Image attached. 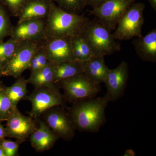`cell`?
Instances as JSON below:
<instances>
[{
  "mask_svg": "<svg viewBox=\"0 0 156 156\" xmlns=\"http://www.w3.org/2000/svg\"><path fill=\"white\" fill-rule=\"evenodd\" d=\"M46 19L25 20L14 27L10 37L20 42L44 41L43 34Z\"/></svg>",
  "mask_w": 156,
  "mask_h": 156,
  "instance_id": "cell-13",
  "label": "cell"
},
{
  "mask_svg": "<svg viewBox=\"0 0 156 156\" xmlns=\"http://www.w3.org/2000/svg\"><path fill=\"white\" fill-rule=\"evenodd\" d=\"M48 1H50V2H53V0H48Z\"/></svg>",
  "mask_w": 156,
  "mask_h": 156,
  "instance_id": "cell-36",
  "label": "cell"
},
{
  "mask_svg": "<svg viewBox=\"0 0 156 156\" xmlns=\"http://www.w3.org/2000/svg\"><path fill=\"white\" fill-rule=\"evenodd\" d=\"M73 54L77 61H86L95 56L88 42L80 34L71 37Z\"/></svg>",
  "mask_w": 156,
  "mask_h": 156,
  "instance_id": "cell-20",
  "label": "cell"
},
{
  "mask_svg": "<svg viewBox=\"0 0 156 156\" xmlns=\"http://www.w3.org/2000/svg\"><path fill=\"white\" fill-rule=\"evenodd\" d=\"M136 54L144 61L156 62V29L144 36L135 37L132 41Z\"/></svg>",
  "mask_w": 156,
  "mask_h": 156,
  "instance_id": "cell-16",
  "label": "cell"
},
{
  "mask_svg": "<svg viewBox=\"0 0 156 156\" xmlns=\"http://www.w3.org/2000/svg\"><path fill=\"white\" fill-rule=\"evenodd\" d=\"M10 14L5 5L0 2V42L10 36L14 26L10 19Z\"/></svg>",
  "mask_w": 156,
  "mask_h": 156,
  "instance_id": "cell-22",
  "label": "cell"
},
{
  "mask_svg": "<svg viewBox=\"0 0 156 156\" xmlns=\"http://www.w3.org/2000/svg\"><path fill=\"white\" fill-rule=\"evenodd\" d=\"M89 21L83 15L67 12L52 2L46 18L44 40L75 36L82 33Z\"/></svg>",
  "mask_w": 156,
  "mask_h": 156,
  "instance_id": "cell-2",
  "label": "cell"
},
{
  "mask_svg": "<svg viewBox=\"0 0 156 156\" xmlns=\"http://www.w3.org/2000/svg\"><path fill=\"white\" fill-rule=\"evenodd\" d=\"M58 7L70 13L80 14L87 5L86 0H53Z\"/></svg>",
  "mask_w": 156,
  "mask_h": 156,
  "instance_id": "cell-25",
  "label": "cell"
},
{
  "mask_svg": "<svg viewBox=\"0 0 156 156\" xmlns=\"http://www.w3.org/2000/svg\"><path fill=\"white\" fill-rule=\"evenodd\" d=\"M27 0H2L11 16L18 17L21 9Z\"/></svg>",
  "mask_w": 156,
  "mask_h": 156,
  "instance_id": "cell-27",
  "label": "cell"
},
{
  "mask_svg": "<svg viewBox=\"0 0 156 156\" xmlns=\"http://www.w3.org/2000/svg\"><path fill=\"white\" fill-rule=\"evenodd\" d=\"M87 5L91 6L92 9H95L107 0H86Z\"/></svg>",
  "mask_w": 156,
  "mask_h": 156,
  "instance_id": "cell-29",
  "label": "cell"
},
{
  "mask_svg": "<svg viewBox=\"0 0 156 156\" xmlns=\"http://www.w3.org/2000/svg\"><path fill=\"white\" fill-rule=\"evenodd\" d=\"M27 84V80L21 77L11 87H5L6 93L14 108H17L19 101L26 97Z\"/></svg>",
  "mask_w": 156,
  "mask_h": 156,
  "instance_id": "cell-21",
  "label": "cell"
},
{
  "mask_svg": "<svg viewBox=\"0 0 156 156\" xmlns=\"http://www.w3.org/2000/svg\"><path fill=\"white\" fill-rule=\"evenodd\" d=\"M20 144V143L17 140L12 141L5 138L0 140V145L3 148L6 156H17Z\"/></svg>",
  "mask_w": 156,
  "mask_h": 156,
  "instance_id": "cell-28",
  "label": "cell"
},
{
  "mask_svg": "<svg viewBox=\"0 0 156 156\" xmlns=\"http://www.w3.org/2000/svg\"><path fill=\"white\" fill-rule=\"evenodd\" d=\"M0 156H6L3 148L0 145Z\"/></svg>",
  "mask_w": 156,
  "mask_h": 156,
  "instance_id": "cell-33",
  "label": "cell"
},
{
  "mask_svg": "<svg viewBox=\"0 0 156 156\" xmlns=\"http://www.w3.org/2000/svg\"><path fill=\"white\" fill-rule=\"evenodd\" d=\"M6 121L7 137L15 138L20 144L25 141L37 128L35 120L23 115L17 108Z\"/></svg>",
  "mask_w": 156,
  "mask_h": 156,
  "instance_id": "cell-10",
  "label": "cell"
},
{
  "mask_svg": "<svg viewBox=\"0 0 156 156\" xmlns=\"http://www.w3.org/2000/svg\"><path fill=\"white\" fill-rule=\"evenodd\" d=\"M81 62L83 74L87 78L98 83H104L109 69L105 62L104 56H95Z\"/></svg>",
  "mask_w": 156,
  "mask_h": 156,
  "instance_id": "cell-17",
  "label": "cell"
},
{
  "mask_svg": "<svg viewBox=\"0 0 156 156\" xmlns=\"http://www.w3.org/2000/svg\"><path fill=\"white\" fill-rule=\"evenodd\" d=\"M55 65L49 62L44 67L30 73V76L26 80L27 83L32 85L35 89L55 86Z\"/></svg>",
  "mask_w": 156,
  "mask_h": 156,
  "instance_id": "cell-18",
  "label": "cell"
},
{
  "mask_svg": "<svg viewBox=\"0 0 156 156\" xmlns=\"http://www.w3.org/2000/svg\"><path fill=\"white\" fill-rule=\"evenodd\" d=\"M128 78L129 67L126 61H123L114 69H109L104 83L111 101L115 102L122 97Z\"/></svg>",
  "mask_w": 156,
  "mask_h": 156,
  "instance_id": "cell-11",
  "label": "cell"
},
{
  "mask_svg": "<svg viewBox=\"0 0 156 156\" xmlns=\"http://www.w3.org/2000/svg\"><path fill=\"white\" fill-rule=\"evenodd\" d=\"M0 122H2V121H1V120H0Z\"/></svg>",
  "mask_w": 156,
  "mask_h": 156,
  "instance_id": "cell-37",
  "label": "cell"
},
{
  "mask_svg": "<svg viewBox=\"0 0 156 156\" xmlns=\"http://www.w3.org/2000/svg\"><path fill=\"white\" fill-rule=\"evenodd\" d=\"M136 156L134 151L131 149L126 150L125 151V153L124 154V156Z\"/></svg>",
  "mask_w": 156,
  "mask_h": 156,
  "instance_id": "cell-31",
  "label": "cell"
},
{
  "mask_svg": "<svg viewBox=\"0 0 156 156\" xmlns=\"http://www.w3.org/2000/svg\"><path fill=\"white\" fill-rule=\"evenodd\" d=\"M3 68V66L0 63V77H1L2 76V73Z\"/></svg>",
  "mask_w": 156,
  "mask_h": 156,
  "instance_id": "cell-34",
  "label": "cell"
},
{
  "mask_svg": "<svg viewBox=\"0 0 156 156\" xmlns=\"http://www.w3.org/2000/svg\"><path fill=\"white\" fill-rule=\"evenodd\" d=\"M3 85L2 84V83H0V89H2V87H3Z\"/></svg>",
  "mask_w": 156,
  "mask_h": 156,
  "instance_id": "cell-35",
  "label": "cell"
},
{
  "mask_svg": "<svg viewBox=\"0 0 156 156\" xmlns=\"http://www.w3.org/2000/svg\"><path fill=\"white\" fill-rule=\"evenodd\" d=\"M37 127L29 137L32 147L37 152H41L53 147L58 138L50 130L44 121L40 120Z\"/></svg>",
  "mask_w": 156,
  "mask_h": 156,
  "instance_id": "cell-15",
  "label": "cell"
},
{
  "mask_svg": "<svg viewBox=\"0 0 156 156\" xmlns=\"http://www.w3.org/2000/svg\"><path fill=\"white\" fill-rule=\"evenodd\" d=\"M150 5L154 11H156V0H148Z\"/></svg>",
  "mask_w": 156,
  "mask_h": 156,
  "instance_id": "cell-32",
  "label": "cell"
},
{
  "mask_svg": "<svg viewBox=\"0 0 156 156\" xmlns=\"http://www.w3.org/2000/svg\"><path fill=\"white\" fill-rule=\"evenodd\" d=\"M44 115L45 123L59 138L71 141L75 135L76 129L64 106H57L50 109Z\"/></svg>",
  "mask_w": 156,
  "mask_h": 156,
  "instance_id": "cell-9",
  "label": "cell"
},
{
  "mask_svg": "<svg viewBox=\"0 0 156 156\" xmlns=\"http://www.w3.org/2000/svg\"><path fill=\"white\" fill-rule=\"evenodd\" d=\"M44 42V41H43ZM43 42L32 58L28 69L30 73L44 67L50 62L43 45Z\"/></svg>",
  "mask_w": 156,
  "mask_h": 156,
  "instance_id": "cell-24",
  "label": "cell"
},
{
  "mask_svg": "<svg viewBox=\"0 0 156 156\" xmlns=\"http://www.w3.org/2000/svg\"><path fill=\"white\" fill-rule=\"evenodd\" d=\"M7 137L5 128L1 124L0 122V140Z\"/></svg>",
  "mask_w": 156,
  "mask_h": 156,
  "instance_id": "cell-30",
  "label": "cell"
},
{
  "mask_svg": "<svg viewBox=\"0 0 156 156\" xmlns=\"http://www.w3.org/2000/svg\"><path fill=\"white\" fill-rule=\"evenodd\" d=\"M135 1L107 0L90 12L110 30H114L119 20Z\"/></svg>",
  "mask_w": 156,
  "mask_h": 156,
  "instance_id": "cell-8",
  "label": "cell"
},
{
  "mask_svg": "<svg viewBox=\"0 0 156 156\" xmlns=\"http://www.w3.org/2000/svg\"><path fill=\"white\" fill-rule=\"evenodd\" d=\"M44 41H26L21 42L13 56L3 66L2 76L15 79L28 69L32 58Z\"/></svg>",
  "mask_w": 156,
  "mask_h": 156,
  "instance_id": "cell-7",
  "label": "cell"
},
{
  "mask_svg": "<svg viewBox=\"0 0 156 156\" xmlns=\"http://www.w3.org/2000/svg\"><path fill=\"white\" fill-rule=\"evenodd\" d=\"M145 7L143 3L134 2L128 8L119 20L112 34L115 40L126 41L142 36Z\"/></svg>",
  "mask_w": 156,
  "mask_h": 156,
  "instance_id": "cell-4",
  "label": "cell"
},
{
  "mask_svg": "<svg viewBox=\"0 0 156 156\" xmlns=\"http://www.w3.org/2000/svg\"><path fill=\"white\" fill-rule=\"evenodd\" d=\"M110 101L106 93L102 97L74 102L66 112L76 130L96 133L106 123L105 109Z\"/></svg>",
  "mask_w": 156,
  "mask_h": 156,
  "instance_id": "cell-1",
  "label": "cell"
},
{
  "mask_svg": "<svg viewBox=\"0 0 156 156\" xmlns=\"http://www.w3.org/2000/svg\"><path fill=\"white\" fill-rule=\"evenodd\" d=\"M26 98L31 104L29 115L34 120L39 119L45 112L52 108L65 106L66 101L64 95L60 92L56 85L53 87L35 89Z\"/></svg>",
  "mask_w": 156,
  "mask_h": 156,
  "instance_id": "cell-5",
  "label": "cell"
},
{
  "mask_svg": "<svg viewBox=\"0 0 156 156\" xmlns=\"http://www.w3.org/2000/svg\"><path fill=\"white\" fill-rule=\"evenodd\" d=\"M83 74L81 62H65L55 65L54 84H58L62 81Z\"/></svg>",
  "mask_w": 156,
  "mask_h": 156,
  "instance_id": "cell-19",
  "label": "cell"
},
{
  "mask_svg": "<svg viewBox=\"0 0 156 156\" xmlns=\"http://www.w3.org/2000/svg\"><path fill=\"white\" fill-rule=\"evenodd\" d=\"M20 43L11 37L7 41L0 42V63L3 66L13 56Z\"/></svg>",
  "mask_w": 156,
  "mask_h": 156,
  "instance_id": "cell-23",
  "label": "cell"
},
{
  "mask_svg": "<svg viewBox=\"0 0 156 156\" xmlns=\"http://www.w3.org/2000/svg\"><path fill=\"white\" fill-rule=\"evenodd\" d=\"M17 108H14L7 93L5 86L0 89V120L6 121L11 113Z\"/></svg>",
  "mask_w": 156,
  "mask_h": 156,
  "instance_id": "cell-26",
  "label": "cell"
},
{
  "mask_svg": "<svg viewBox=\"0 0 156 156\" xmlns=\"http://www.w3.org/2000/svg\"><path fill=\"white\" fill-rule=\"evenodd\" d=\"M52 2L48 0H27L20 11L17 23L25 20L46 19L50 13Z\"/></svg>",
  "mask_w": 156,
  "mask_h": 156,
  "instance_id": "cell-14",
  "label": "cell"
},
{
  "mask_svg": "<svg viewBox=\"0 0 156 156\" xmlns=\"http://www.w3.org/2000/svg\"><path fill=\"white\" fill-rule=\"evenodd\" d=\"M100 84L95 83L83 74L64 80L58 85L64 91L66 101L73 103L80 101L95 97L101 91Z\"/></svg>",
  "mask_w": 156,
  "mask_h": 156,
  "instance_id": "cell-6",
  "label": "cell"
},
{
  "mask_svg": "<svg viewBox=\"0 0 156 156\" xmlns=\"http://www.w3.org/2000/svg\"><path fill=\"white\" fill-rule=\"evenodd\" d=\"M95 56L110 55L120 51L121 46L110 30L97 19L87 23L81 33Z\"/></svg>",
  "mask_w": 156,
  "mask_h": 156,
  "instance_id": "cell-3",
  "label": "cell"
},
{
  "mask_svg": "<svg viewBox=\"0 0 156 156\" xmlns=\"http://www.w3.org/2000/svg\"><path fill=\"white\" fill-rule=\"evenodd\" d=\"M43 45L48 61L55 64L75 60L73 54L71 37L44 40Z\"/></svg>",
  "mask_w": 156,
  "mask_h": 156,
  "instance_id": "cell-12",
  "label": "cell"
}]
</instances>
